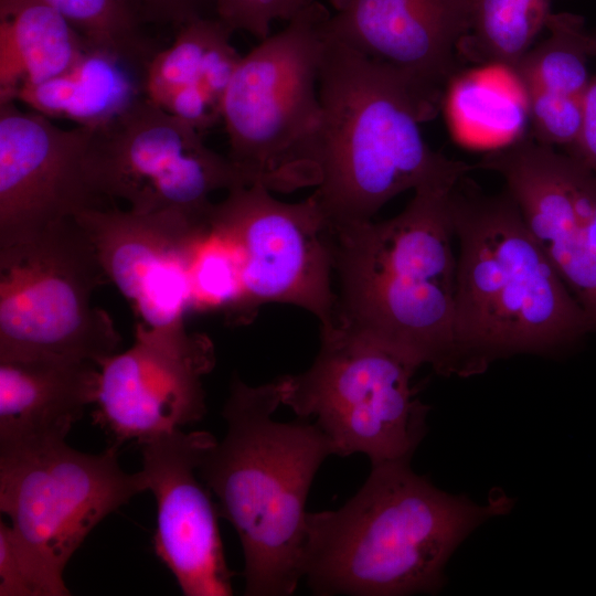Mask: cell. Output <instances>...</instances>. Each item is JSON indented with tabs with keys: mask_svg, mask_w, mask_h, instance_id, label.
Returning a JSON list of instances; mask_svg holds the SVG:
<instances>
[{
	"mask_svg": "<svg viewBox=\"0 0 596 596\" xmlns=\"http://www.w3.org/2000/svg\"><path fill=\"white\" fill-rule=\"evenodd\" d=\"M455 185L417 189L392 219L331 231L340 290L337 323L443 376L459 374Z\"/></svg>",
	"mask_w": 596,
	"mask_h": 596,
	"instance_id": "4",
	"label": "cell"
},
{
	"mask_svg": "<svg viewBox=\"0 0 596 596\" xmlns=\"http://www.w3.org/2000/svg\"><path fill=\"white\" fill-rule=\"evenodd\" d=\"M551 13V0H473L462 43L478 60L511 70L533 46Z\"/></svg>",
	"mask_w": 596,
	"mask_h": 596,
	"instance_id": "24",
	"label": "cell"
},
{
	"mask_svg": "<svg viewBox=\"0 0 596 596\" xmlns=\"http://www.w3.org/2000/svg\"><path fill=\"white\" fill-rule=\"evenodd\" d=\"M0 596H43L12 538L10 525L0 521Z\"/></svg>",
	"mask_w": 596,
	"mask_h": 596,
	"instance_id": "27",
	"label": "cell"
},
{
	"mask_svg": "<svg viewBox=\"0 0 596 596\" xmlns=\"http://www.w3.org/2000/svg\"><path fill=\"white\" fill-rule=\"evenodd\" d=\"M470 26L456 0H349L327 33L396 71L440 103Z\"/></svg>",
	"mask_w": 596,
	"mask_h": 596,
	"instance_id": "17",
	"label": "cell"
},
{
	"mask_svg": "<svg viewBox=\"0 0 596 596\" xmlns=\"http://www.w3.org/2000/svg\"><path fill=\"white\" fill-rule=\"evenodd\" d=\"M145 96L143 74L118 55L89 45L64 72L17 95L50 119L96 128Z\"/></svg>",
	"mask_w": 596,
	"mask_h": 596,
	"instance_id": "21",
	"label": "cell"
},
{
	"mask_svg": "<svg viewBox=\"0 0 596 596\" xmlns=\"http://www.w3.org/2000/svg\"><path fill=\"white\" fill-rule=\"evenodd\" d=\"M215 365L214 345L184 322L149 328L138 322L135 343L99 365L94 413L115 444H138L181 429L206 412L202 379Z\"/></svg>",
	"mask_w": 596,
	"mask_h": 596,
	"instance_id": "12",
	"label": "cell"
},
{
	"mask_svg": "<svg viewBox=\"0 0 596 596\" xmlns=\"http://www.w3.org/2000/svg\"><path fill=\"white\" fill-rule=\"evenodd\" d=\"M92 131L61 128L15 100L0 103V246L110 206L88 174Z\"/></svg>",
	"mask_w": 596,
	"mask_h": 596,
	"instance_id": "14",
	"label": "cell"
},
{
	"mask_svg": "<svg viewBox=\"0 0 596 596\" xmlns=\"http://www.w3.org/2000/svg\"><path fill=\"white\" fill-rule=\"evenodd\" d=\"M191 308L222 309L228 316L241 292L240 260L232 245L207 226L191 262Z\"/></svg>",
	"mask_w": 596,
	"mask_h": 596,
	"instance_id": "25",
	"label": "cell"
},
{
	"mask_svg": "<svg viewBox=\"0 0 596 596\" xmlns=\"http://www.w3.org/2000/svg\"><path fill=\"white\" fill-rule=\"evenodd\" d=\"M149 23L170 24L175 30L188 21L215 11V0H141Z\"/></svg>",
	"mask_w": 596,
	"mask_h": 596,
	"instance_id": "28",
	"label": "cell"
},
{
	"mask_svg": "<svg viewBox=\"0 0 596 596\" xmlns=\"http://www.w3.org/2000/svg\"><path fill=\"white\" fill-rule=\"evenodd\" d=\"M260 184L227 191L214 203L209 226L235 249L241 269L240 298L227 316L248 323L267 302L301 307L321 322L337 323L332 290L333 236L312 194L298 203L275 199Z\"/></svg>",
	"mask_w": 596,
	"mask_h": 596,
	"instance_id": "10",
	"label": "cell"
},
{
	"mask_svg": "<svg viewBox=\"0 0 596 596\" xmlns=\"http://www.w3.org/2000/svg\"><path fill=\"white\" fill-rule=\"evenodd\" d=\"M215 17L194 18L175 30L143 76L145 96L202 135L222 121V102L242 55Z\"/></svg>",
	"mask_w": 596,
	"mask_h": 596,
	"instance_id": "18",
	"label": "cell"
},
{
	"mask_svg": "<svg viewBox=\"0 0 596 596\" xmlns=\"http://www.w3.org/2000/svg\"><path fill=\"white\" fill-rule=\"evenodd\" d=\"M545 29L547 38L511 70L524 92L536 140L570 151L592 78L587 67L592 33L572 13L552 12Z\"/></svg>",
	"mask_w": 596,
	"mask_h": 596,
	"instance_id": "20",
	"label": "cell"
},
{
	"mask_svg": "<svg viewBox=\"0 0 596 596\" xmlns=\"http://www.w3.org/2000/svg\"><path fill=\"white\" fill-rule=\"evenodd\" d=\"M319 94L320 181L312 196L331 231L371 221L402 192L453 185L475 169L425 141L421 124L435 116L439 103L328 33Z\"/></svg>",
	"mask_w": 596,
	"mask_h": 596,
	"instance_id": "2",
	"label": "cell"
},
{
	"mask_svg": "<svg viewBox=\"0 0 596 596\" xmlns=\"http://www.w3.org/2000/svg\"><path fill=\"white\" fill-rule=\"evenodd\" d=\"M86 40L145 74L160 50L146 33L141 0H46Z\"/></svg>",
	"mask_w": 596,
	"mask_h": 596,
	"instance_id": "23",
	"label": "cell"
},
{
	"mask_svg": "<svg viewBox=\"0 0 596 596\" xmlns=\"http://www.w3.org/2000/svg\"><path fill=\"white\" fill-rule=\"evenodd\" d=\"M88 46L46 0H0V103L61 74Z\"/></svg>",
	"mask_w": 596,
	"mask_h": 596,
	"instance_id": "22",
	"label": "cell"
},
{
	"mask_svg": "<svg viewBox=\"0 0 596 596\" xmlns=\"http://www.w3.org/2000/svg\"><path fill=\"white\" fill-rule=\"evenodd\" d=\"M458 240L455 340L459 377L517 354L554 356L592 332L588 319L505 190L462 177L450 194Z\"/></svg>",
	"mask_w": 596,
	"mask_h": 596,
	"instance_id": "3",
	"label": "cell"
},
{
	"mask_svg": "<svg viewBox=\"0 0 596 596\" xmlns=\"http://www.w3.org/2000/svg\"><path fill=\"white\" fill-rule=\"evenodd\" d=\"M409 462L373 465L340 509L307 513L301 571L313 594L436 593L459 544L514 504L502 490L485 504L445 492Z\"/></svg>",
	"mask_w": 596,
	"mask_h": 596,
	"instance_id": "1",
	"label": "cell"
},
{
	"mask_svg": "<svg viewBox=\"0 0 596 596\" xmlns=\"http://www.w3.org/2000/svg\"><path fill=\"white\" fill-rule=\"evenodd\" d=\"M331 13L315 1L242 56L222 102L227 157L249 185L317 187L320 70Z\"/></svg>",
	"mask_w": 596,
	"mask_h": 596,
	"instance_id": "6",
	"label": "cell"
},
{
	"mask_svg": "<svg viewBox=\"0 0 596 596\" xmlns=\"http://www.w3.org/2000/svg\"><path fill=\"white\" fill-rule=\"evenodd\" d=\"M87 169L97 193L138 213L181 212L207 222L219 190L249 185L227 156L202 134L146 96L93 128Z\"/></svg>",
	"mask_w": 596,
	"mask_h": 596,
	"instance_id": "11",
	"label": "cell"
},
{
	"mask_svg": "<svg viewBox=\"0 0 596 596\" xmlns=\"http://www.w3.org/2000/svg\"><path fill=\"white\" fill-rule=\"evenodd\" d=\"M476 168L499 173L523 221L596 333V175L577 158L522 139Z\"/></svg>",
	"mask_w": 596,
	"mask_h": 596,
	"instance_id": "13",
	"label": "cell"
},
{
	"mask_svg": "<svg viewBox=\"0 0 596 596\" xmlns=\"http://www.w3.org/2000/svg\"><path fill=\"white\" fill-rule=\"evenodd\" d=\"M316 0H215V17L232 32L249 33L259 41L276 20L289 21Z\"/></svg>",
	"mask_w": 596,
	"mask_h": 596,
	"instance_id": "26",
	"label": "cell"
},
{
	"mask_svg": "<svg viewBox=\"0 0 596 596\" xmlns=\"http://www.w3.org/2000/svg\"><path fill=\"white\" fill-rule=\"evenodd\" d=\"M419 366L340 323L321 327V347L302 373L277 379L281 405L313 416L334 455L363 454L371 466L411 461L430 407L412 384Z\"/></svg>",
	"mask_w": 596,
	"mask_h": 596,
	"instance_id": "7",
	"label": "cell"
},
{
	"mask_svg": "<svg viewBox=\"0 0 596 596\" xmlns=\"http://www.w3.org/2000/svg\"><path fill=\"white\" fill-rule=\"evenodd\" d=\"M567 153L577 158L596 175V74L589 81L578 134Z\"/></svg>",
	"mask_w": 596,
	"mask_h": 596,
	"instance_id": "29",
	"label": "cell"
},
{
	"mask_svg": "<svg viewBox=\"0 0 596 596\" xmlns=\"http://www.w3.org/2000/svg\"><path fill=\"white\" fill-rule=\"evenodd\" d=\"M108 278L149 328L183 322L191 308L190 268L209 221L181 212L138 213L116 206L75 217Z\"/></svg>",
	"mask_w": 596,
	"mask_h": 596,
	"instance_id": "15",
	"label": "cell"
},
{
	"mask_svg": "<svg viewBox=\"0 0 596 596\" xmlns=\"http://www.w3.org/2000/svg\"><path fill=\"white\" fill-rule=\"evenodd\" d=\"M456 2L470 18L473 0H456Z\"/></svg>",
	"mask_w": 596,
	"mask_h": 596,
	"instance_id": "30",
	"label": "cell"
},
{
	"mask_svg": "<svg viewBox=\"0 0 596 596\" xmlns=\"http://www.w3.org/2000/svg\"><path fill=\"white\" fill-rule=\"evenodd\" d=\"M108 281L75 219L0 246V360L66 359L99 365L121 338L92 302Z\"/></svg>",
	"mask_w": 596,
	"mask_h": 596,
	"instance_id": "8",
	"label": "cell"
},
{
	"mask_svg": "<svg viewBox=\"0 0 596 596\" xmlns=\"http://www.w3.org/2000/svg\"><path fill=\"white\" fill-rule=\"evenodd\" d=\"M215 441L207 432L175 429L139 444L140 471L157 504L155 552L185 596L233 594L217 505L196 478L204 453Z\"/></svg>",
	"mask_w": 596,
	"mask_h": 596,
	"instance_id": "16",
	"label": "cell"
},
{
	"mask_svg": "<svg viewBox=\"0 0 596 596\" xmlns=\"http://www.w3.org/2000/svg\"><path fill=\"white\" fill-rule=\"evenodd\" d=\"M114 444L92 455L65 440L0 448V510L43 596L70 595L63 572L89 532L147 490L125 472Z\"/></svg>",
	"mask_w": 596,
	"mask_h": 596,
	"instance_id": "9",
	"label": "cell"
},
{
	"mask_svg": "<svg viewBox=\"0 0 596 596\" xmlns=\"http://www.w3.org/2000/svg\"><path fill=\"white\" fill-rule=\"evenodd\" d=\"M98 379L91 361L0 360V448L65 440L95 403Z\"/></svg>",
	"mask_w": 596,
	"mask_h": 596,
	"instance_id": "19",
	"label": "cell"
},
{
	"mask_svg": "<svg viewBox=\"0 0 596 596\" xmlns=\"http://www.w3.org/2000/svg\"><path fill=\"white\" fill-rule=\"evenodd\" d=\"M278 381L252 386L235 376L223 408L226 434L198 473L238 534L246 596H289L302 579L306 502L321 464L334 455L316 423H281Z\"/></svg>",
	"mask_w": 596,
	"mask_h": 596,
	"instance_id": "5",
	"label": "cell"
},
{
	"mask_svg": "<svg viewBox=\"0 0 596 596\" xmlns=\"http://www.w3.org/2000/svg\"><path fill=\"white\" fill-rule=\"evenodd\" d=\"M590 50H592L593 56H596V35L594 34L592 36Z\"/></svg>",
	"mask_w": 596,
	"mask_h": 596,
	"instance_id": "32",
	"label": "cell"
},
{
	"mask_svg": "<svg viewBox=\"0 0 596 596\" xmlns=\"http://www.w3.org/2000/svg\"><path fill=\"white\" fill-rule=\"evenodd\" d=\"M334 10L338 11L345 6L349 0H330Z\"/></svg>",
	"mask_w": 596,
	"mask_h": 596,
	"instance_id": "31",
	"label": "cell"
}]
</instances>
